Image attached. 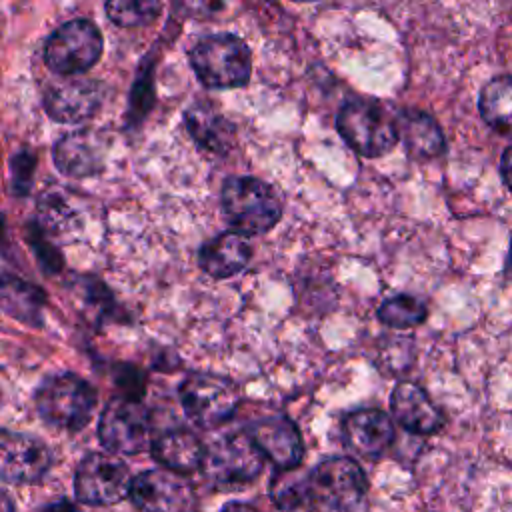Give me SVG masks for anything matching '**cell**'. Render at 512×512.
Here are the masks:
<instances>
[{
    "label": "cell",
    "mask_w": 512,
    "mask_h": 512,
    "mask_svg": "<svg viewBox=\"0 0 512 512\" xmlns=\"http://www.w3.org/2000/svg\"><path fill=\"white\" fill-rule=\"evenodd\" d=\"M222 212L240 234H264L282 216L276 192L252 176H230L222 186Z\"/></svg>",
    "instance_id": "obj_1"
},
{
    "label": "cell",
    "mask_w": 512,
    "mask_h": 512,
    "mask_svg": "<svg viewBox=\"0 0 512 512\" xmlns=\"http://www.w3.org/2000/svg\"><path fill=\"white\" fill-rule=\"evenodd\" d=\"M190 64L208 88L244 86L252 72V56L244 40L232 34L206 36L190 50Z\"/></svg>",
    "instance_id": "obj_2"
},
{
    "label": "cell",
    "mask_w": 512,
    "mask_h": 512,
    "mask_svg": "<svg viewBox=\"0 0 512 512\" xmlns=\"http://www.w3.org/2000/svg\"><path fill=\"white\" fill-rule=\"evenodd\" d=\"M34 404L44 422L56 428L80 430L92 418L96 392L76 374H56L38 386Z\"/></svg>",
    "instance_id": "obj_3"
},
{
    "label": "cell",
    "mask_w": 512,
    "mask_h": 512,
    "mask_svg": "<svg viewBox=\"0 0 512 512\" xmlns=\"http://www.w3.org/2000/svg\"><path fill=\"white\" fill-rule=\"evenodd\" d=\"M264 458L248 432L224 434L208 444L202 470L212 484L232 490L252 482L260 474Z\"/></svg>",
    "instance_id": "obj_4"
},
{
    "label": "cell",
    "mask_w": 512,
    "mask_h": 512,
    "mask_svg": "<svg viewBox=\"0 0 512 512\" xmlns=\"http://www.w3.org/2000/svg\"><path fill=\"white\" fill-rule=\"evenodd\" d=\"M336 130L354 152L366 158L384 156L398 142L396 118H390L380 106L364 100H354L340 108Z\"/></svg>",
    "instance_id": "obj_5"
},
{
    "label": "cell",
    "mask_w": 512,
    "mask_h": 512,
    "mask_svg": "<svg viewBox=\"0 0 512 512\" xmlns=\"http://www.w3.org/2000/svg\"><path fill=\"white\" fill-rule=\"evenodd\" d=\"M308 488L324 512H352L366 496V478L352 458L332 456L308 474Z\"/></svg>",
    "instance_id": "obj_6"
},
{
    "label": "cell",
    "mask_w": 512,
    "mask_h": 512,
    "mask_svg": "<svg viewBox=\"0 0 512 512\" xmlns=\"http://www.w3.org/2000/svg\"><path fill=\"white\" fill-rule=\"evenodd\" d=\"M180 402L196 426L216 428L234 416L240 392L230 378L198 372L180 384Z\"/></svg>",
    "instance_id": "obj_7"
},
{
    "label": "cell",
    "mask_w": 512,
    "mask_h": 512,
    "mask_svg": "<svg viewBox=\"0 0 512 512\" xmlns=\"http://www.w3.org/2000/svg\"><path fill=\"white\" fill-rule=\"evenodd\" d=\"M150 412L140 398H112L100 414L98 436L112 454H138L150 444Z\"/></svg>",
    "instance_id": "obj_8"
},
{
    "label": "cell",
    "mask_w": 512,
    "mask_h": 512,
    "mask_svg": "<svg viewBox=\"0 0 512 512\" xmlns=\"http://www.w3.org/2000/svg\"><path fill=\"white\" fill-rule=\"evenodd\" d=\"M102 56V34L90 20H70L44 46V62L54 74L70 76L92 68Z\"/></svg>",
    "instance_id": "obj_9"
},
{
    "label": "cell",
    "mask_w": 512,
    "mask_h": 512,
    "mask_svg": "<svg viewBox=\"0 0 512 512\" xmlns=\"http://www.w3.org/2000/svg\"><path fill=\"white\" fill-rule=\"evenodd\" d=\"M132 476L128 466L112 454H88L76 468V498L92 506H110L130 496Z\"/></svg>",
    "instance_id": "obj_10"
},
{
    "label": "cell",
    "mask_w": 512,
    "mask_h": 512,
    "mask_svg": "<svg viewBox=\"0 0 512 512\" xmlns=\"http://www.w3.org/2000/svg\"><path fill=\"white\" fill-rule=\"evenodd\" d=\"M52 454L44 442L34 436L4 432L0 440V472L4 482L32 484L50 468Z\"/></svg>",
    "instance_id": "obj_11"
},
{
    "label": "cell",
    "mask_w": 512,
    "mask_h": 512,
    "mask_svg": "<svg viewBox=\"0 0 512 512\" xmlns=\"http://www.w3.org/2000/svg\"><path fill=\"white\" fill-rule=\"evenodd\" d=\"M130 498L142 512H190L192 490L174 472L146 470L132 480Z\"/></svg>",
    "instance_id": "obj_12"
},
{
    "label": "cell",
    "mask_w": 512,
    "mask_h": 512,
    "mask_svg": "<svg viewBox=\"0 0 512 512\" xmlns=\"http://www.w3.org/2000/svg\"><path fill=\"white\" fill-rule=\"evenodd\" d=\"M262 454L272 460L278 470L298 468L304 458L300 430L286 416H266L250 424L246 430Z\"/></svg>",
    "instance_id": "obj_13"
},
{
    "label": "cell",
    "mask_w": 512,
    "mask_h": 512,
    "mask_svg": "<svg viewBox=\"0 0 512 512\" xmlns=\"http://www.w3.org/2000/svg\"><path fill=\"white\" fill-rule=\"evenodd\" d=\"M102 104V88L86 78L52 84L44 94L46 114L62 124H80L94 116Z\"/></svg>",
    "instance_id": "obj_14"
},
{
    "label": "cell",
    "mask_w": 512,
    "mask_h": 512,
    "mask_svg": "<svg viewBox=\"0 0 512 512\" xmlns=\"http://www.w3.org/2000/svg\"><path fill=\"white\" fill-rule=\"evenodd\" d=\"M108 140L96 130H74L54 146L56 168L70 178H88L104 168Z\"/></svg>",
    "instance_id": "obj_15"
},
{
    "label": "cell",
    "mask_w": 512,
    "mask_h": 512,
    "mask_svg": "<svg viewBox=\"0 0 512 512\" xmlns=\"http://www.w3.org/2000/svg\"><path fill=\"white\" fill-rule=\"evenodd\" d=\"M342 434L350 452L366 460H376L394 442V424L386 412L362 408L346 416Z\"/></svg>",
    "instance_id": "obj_16"
},
{
    "label": "cell",
    "mask_w": 512,
    "mask_h": 512,
    "mask_svg": "<svg viewBox=\"0 0 512 512\" xmlns=\"http://www.w3.org/2000/svg\"><path fill=\"white\" fill-rule=\"evenodd\" d=\"M390 406L398 424L412 434H434L444 424L442 412L414 382H398L392 390Z\"/></svg>",
    "instance_id": "obj_17"
},
{
    "label": "cell",
    "mask_w": 512,
    "mask_h": 512,
    "mask_svg": "<svg viewBox=\"0 0 512 512\" xmlns=\"http://www.w3.org/2000/svg\"><path fill=\"white\" fill-rule=\"evenodd\" d=\"M250 256V244L240 232H224L200 248L198 262L208 276L230 278L248 266Z\"/></svg>",
    "instance_id": "obj_18"
},
{
    "label": "cell",
    "mask_w": 512,
    "mask_h": 512,
    "mask_svg": "<svg viewBox=\"0 0 512 512\" xmlns=\"http://www.w3.org/2000/svg\"><path fill=\"white\" fill-rule=\"evenodd\" d=\"M154 460L172 472H192L202 468L206 446L190 430H168L150 444Z\"/></svg>",
    "instance_id": "obj_19"
},
{
    "label": "cell",
    "mask_w": 512,
    "mask_h": 512,
    "mask_svg": "<svg viewBox=\"0 0 512 512\" xmlns=\"http://www.w3.org/2000/svg\"><path fill=\"white\" fill-rule=\"evenodd\" d=\"M398 138L408 154L418 160H428L444 150V136L436 120L418 110H406L396 116Z\"/></svg>",
    "instance_id": "obj_20"
},
{
    "label": "cell",
    "mask_w": 512,
    "mask_h": 512,
    "mask_svg": "<svg viewBox=\"0 0 512 512\" xmlns=\"http://www.w3.org/2000/svg\"><path fill=\"white\" fill-rule=\"evenodd\" d=\"M190 136L208 152L224 154L234 144V126L210 106H192L186 112Z\"/></svg>",
    "instance_id": "obj_21"
},
{
    "label": "cell",
    "mask_w": 512,
    "mask_h": 512,
    "mask_svg": "<svg viewBox=\"0 0 512 512\" xmlns=\"http://www.w3.org/2000/svg\"><path fill=\"white\" fill-rule=\"evenodd\" d=\"M480 114L488 126L512 136V76L494 78L482 88Z\"/></svg>",
    "instance_id": "obj_22"
},
{
    "label": "cell",
    "mask_w": 512,
    "mask_h": 512,
    "mask_svg": "<svg viewBox=\"0 0 512 512\" xmlns=\"http://www.w3.org/2000/svg\"><path fill=\"white\" fill-rule=\"evenodd\" d=\"M44 304V294L20 278L4 276L2 282V308L8 316L26 322L40 324V308Z\"/></svg>",
    "instance_id": "obj_23"
},
{
    "label": "cell",
    "mask_w": 512,
    "mask_h": 512,
    "mask_svg": "<svg viewBox=\"0 0 512 512\" xmlns=\"http://www.w3.org/2000/svg\"><path fill=\"white\" fill-rule=\"evenodd\" d=\"M428 316L426 304L410 294H398L384 300L378 308V318L390 328H414Z\"/></svg>",
    "instance_id": "obj_24"
},
{
    "label": "cell",
    "mask_w": 512,
    "mask_h": 512,
    "mask_svg": "<svg viewBox=\"0 0 512 512\" xmlns=\"http://www.w3.org/2000/svg\"><path fill=\"white\" fill-rule=\"evenodd\" d=\"M270 496L282 510H296L310 500L308 476L300 474L296 468L278 470L276 478L270 484Z\"/></svg>",
    "instance_id": "obj_25"
},
{
    "label": "cell",
    "mask_w": 512,
    "mask_h": 512,
    "mask_svg": "<svg viewBox=\"0 0 512 512\" xmlns=\"http://www.w3.org/2000/svg\"><path fill=\"white\" fill-rule=\"evenodd\" d=\"M160 0H106V16L122 28L146 26L160 14Z\"/></svg>",
    "instance_id": "obj_26"
},
{
    "label": "cell",
    "mask_w": 512,
    "mask_h": 512,
    "mask_svg": "<svg viewBox=\"0 0 512 512\" xmlns=\"http://www.w3.org/2000/svg\"><path fill=\"white\" fill-rule=\"evenodd\" d=\"M28 240L32 244V248L36 250L38 260L42 262L46 272H58L62 266V258L60 252L44 238V232L40 230V226H32L28 232Z\"/></svg>",
    "instance_id": "obj_27"
},
{
    "label": "cell",
    "mask_w": 512,
    "mask_h": 512,
    "mask_svg": "<svg viewBox=\"0 0 512 512\" xmlns=\"http://www.w3.org/2000/svg\"><path fill=\"white\" fill-rule=\"evenodd\" d=\"M34 172V156L32 154H18L12 162V174H14V192L26 194L32 182Z\"/></svg>",
    "instance_id": "obj_28"
},
{
    "label": "cell",
    "mask_w": 512,
    "mask_h": 512,
    "mask_svg": "<svg viewBox=\"0 0 512 512\" xmlns=\"http://www.w3.org/2000/svg\"><path fill=\"white\" fill-rule=\"evenodd\" d=\"M228 0H176L178 8L190 18H210L226 6Z\"/></svg>",
    "instance_id": "obj_29"
},
{
    "label": "cell",
    "mask_w": 512,
    "mask_h": 512,
    "mask_svg": "<svg viewBox=\"0 0 512 512\" xmlns=\"http://www.w3.org/2000/svg\"><path fill=\"white\" fill-rule=\"evenodd\" d=\"M42 512H82V510L74 502H70L68 498H58V500L46 504L42 508Z\"/></svg>",
    "instance_id": "obj_30"
},
{
    "label": "cell",
    "mask_w": 512,
    "mask_h": 512,
    "mask_svg": "<svg viewBox=\"0 0 512 512\" xmlns=\"http://www.w3.org/2000/svg\"><path fill=\"white\" fill-rule=\"evenodd\" d=\"M502 178H504V182H506V186L510 188V192H512V146L504 152V156H502Z\"/></svg>",
    "instance_id": "obj_31"
},
{
    "label": "cell",
    "mask_w": 512,
    "mask_h": 512,
    "mask_svg": "<svg viewBox=\"0 0 512 512\" xmlns=\"http://www.w3.org/2000/svg\"><path fill=\"white\" fill-rule=\"evenodd\" d=\"M220 512H260V510H256L254 506L244 504V502H230Z\"/></svg>",
    "instance_id": "obj_32"
},
{
    "label": "cell",
    "mask_w": 512,
    "mask_h": 512,
    "mask_svg": "<svg viewBox=\"0 0 512 512\" xmlns=\"http://www.w3.org/2000/svg\"><path fill=\"white\" fill-rule=\"evenodd\" d=\"M504 274L508 280H512V244H510V252H508V258H506V264H504Z\"/></svg>",
    "instance_id": "obj_33"
},
{
    "label": "cell",
    "mask_w": 512,
    "mask_h": 512,
    "mask_svg": "<svg viewBox=\"0 0 512 512\" xmlns=\"http://www.w3.org/2000/svg\"><path fill=\"white\" fill-rule=\"evenodd\" d=\"M296 2H314V0H296Z\"/></svg>",
    "instance_id": "obj_34"
}]
</instances>
